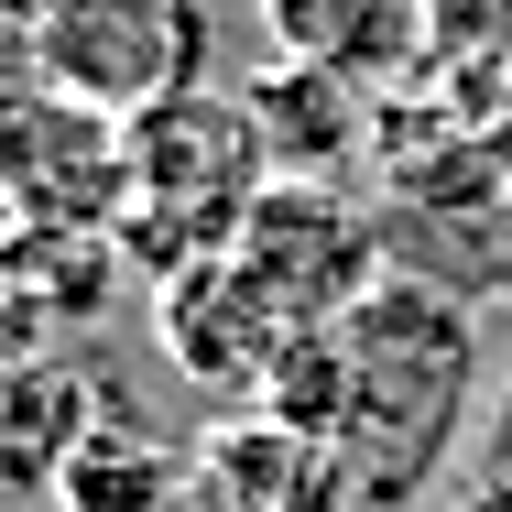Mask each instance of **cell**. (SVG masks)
Returning <instances> with one entry per match:
<instances>
[{
    "label": "cell",
    "mask_w": 512,
    "mask_h": 512,
    "mask_svg": "<svg viewBox=\"0 0 512 512\" xmlns=\"http://www.w3.org/2000/svg\"><path fill=\"white\" fill-rule=\"evenodd\" d=\"M338 349H349V436H338V469H349V512H414L425 480L447 469L469 393H480V327L447 284L425 273H382L360 306L338 316Z\"/></svg>",
    "instance_id": "cell-1"
},
{
    "label": "cell",
    "mask_w": 512,
    "mask_h": 512,
    "mask_svg": "<svg viewBox=\"0 0 512 512\" xmlns=\"http://www.w3.org/2000/svg\"><path fill=\"white\" fill-rule=\"evenodd\" d=\"M131 131V207H120V262L175 284L186 262H218L240 240L251 197L273 186L262 120L240 88H186V99L120 120Z\"/></svg>",
    "instance_id": "cell-2"
},
{
    "label": "cell",
    "mask_w": 512,
    "mask_h": 512,
    "mask_svg": "<svg viewBox=\"0 0 512 512\" xmlns=\"http://www.w3.org/2000/svg\"><path fill=\"white\" fill-rule=\"evenodd\" d=\"M22 44H33L55 99L99 109V120H142V109L197 88L207 22H197V0H44Z\"/></svg>",
    "instance_id": "cell-3"
},
{
    "label": "cell",
    "mask_w": 512,
    "mask_h": 512,
    "mask_svg": "<svg viewBox=\"0 0 512 512\" xmlns=\"http://www.w3.org/2000/svg\"><path fill=\"white\" fill-rule=\"evenodd\" d=\"M229 262L295 316V327H338V316L382 284L371 218H349V207L327 197V186H306V175H273V186L251 197L240 240H229Z\"/></svg>",
    "instance_id": "cell-4"
},
{
    "label": "cell",
    "mask_w": 512,
    "mask_h": 512,
    "mask_svg": "<svg viewBox=\"0 0 512 512\" xmlns=\"http://www.w3.org/2000/svg\"><path fill=\"white\" fill-rule=\"evenodd\" d=\"M0 197L22 218H44V229H120V207H131V131L77 109V99L22 109L0 131Z\"/></svg>",
    "instance_id": "cell-5"
},
{
    "label": "cell",
    "mask_w": 512,
    "mask_h": 512,
    "mask_svg": "<svg viewBox=\"0 0 512 512\" xmlns=\"http://www.w3.org/2000/svg\"><path fill=\"white\" fill-rule=\"evenodd\" d=\"M153 295H164V306H153L164 360H175L197 393H251V404H262L273 360L306 338V327L273 306V295H262L229 251H218V262H186V273H175V284H153Z\"/></svg>",
    "instance_id": "cell-6"
},
{
    "label": "cell",
    "mask_w": 512,
    "mask_h": 512,
    "mask_svg": "<svg viewBox=\"0 0 512 512\" xmlns=\"http://www.w3.org/2000/svg\"><path fill=\"white\" fill-rule=\"evenodd\" d=\"M186 512H349V469L338 447L240 404L186 447Z\"/></svg>",
    "instance_id": "cell-7"
},
{
    "label": "cell",
    "mask_w": 512,
    "mask_h": 512,
    "mask_svg": "<svg viewBox=\"0 0 512 512\" xmlns=\"http://www.w3.org/2000/svg\"><path fill=\"white\" fill-rule=\"evenodd\" d=\"M425 11L436 0H262V33L284 66H316L338 88H382L425 55Z\"/></svg>",
    "instance_id": "cell-8"
},
{
    "label": "cell",
    "mask_w": 512,
    "mask_h": 512,
    "mask_svg": "<svg viewBox=\"0 0 512 512\" xmlns=\"http://www.w3.org/2000/svg\"><path fill=\"white\" fill-rule=\"evenodd\" d=\"M99 436V382L66 360L0 371V491H55V469Z\"/></svg>",
    "instance_id": "cell-9"
},
{
    "label": "cell",
    "mask_w": 512,
    "mask_h": 512,
    "mask_svg": "<svg viewBox=\"0 0 512 512\" xmlns=\"http://www.w3.org/2000/svg\"><path fill=\"white\" fill-rule=\"evenodd\" d=\"M251 120H262V153H273V175H306L327 186L349 153H360V88H338V77H316V66H262L251 88Z\"/></svg>",
    "instance_id": "cell-10"
},
{
    "label": "cell",
    "mask_w": 512,
    "mask_h": 512,
    "mask_svg": "<svg viewBox=\"0 0 512 512\" xmlns=\"http://www.w3.org/2000/svg\"><path fill=\"white\" fill-rule=\"evenodd\" d=\"M0 284L33 316H109L131 262H120V229H44V218H22L0 240Z\"/></svg>",
    "instance_id": "cell-11"
},
{
    "label": "cell",
    "mask_w": 512,
    "mask_h": 512,
    "mask_svg": "<svg viewBox=\"0 0 512 512\" xmlns=\"http://www.w3.org/2000/svg\"><path fill=\"white\" fill-rule=\"evenodd\" d=\"M186 502V458H164L153 436H131V425H109L55 469V512H164Z\"/></svg>",
    "instance_id": "cell-12"
},
{
    "label": "cell",
    "mask_w": 512,
    "mask_h": 512,
    "mask_svg": "<svg viewBox=\"0 0 512 512\" xmlns=\"http://www.w3.org/2000/svg\"><path fill=\"white\" fill-rule=\"evenodd\" d=\"M262 414H273V425H295V436H316V447H338V436H349V349H338V327H306V338L273 360Z\"/></svg>",
    "instance_id": "cell-13"
},
{
    "label": "cell",
    "mask_w": 512,
    "mask_h": 512,
    "mask_svg": "<svg viewBox=\"0 0 512 512\" xmlns=\"http://www.w3.org/2000/svg\"><path fill=\"white\" fill-rule=\"evenodd\" d=\"M11 360H33V306L0 284V371H11Z\"/></svg>",
    "instance_id": "cell-14"
}]
</instances>
